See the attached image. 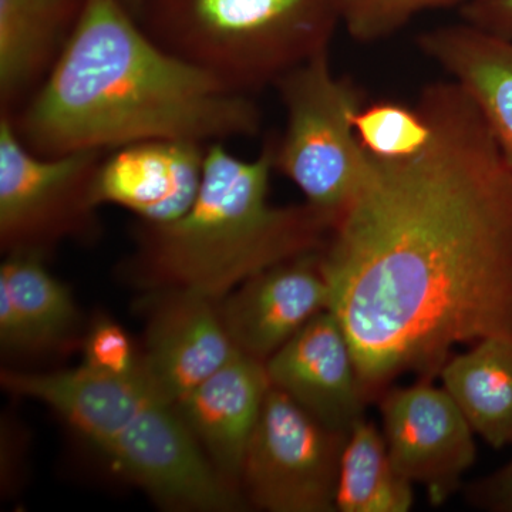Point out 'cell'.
I'll use <instances>...</instances> for the list:
<instances>
[{"instance_id": "cell-23", "label": "cell", "mask_w": 512, "mask_h": 512, "mask_svg": "<svg viewBox=\"0 0 512 512\" xmlns=\"http://www.w3.org/2000/svg\"><path fill=\"white\" fill-rule=\"evenodd\" d=\"M463 18L468 25L512 40V0H467Z\"/></svg>"}, {"instance_id": "cell-14", "label": "cell", "mask_w": 512, "mask_h": 512, "mask_svg": "<svg viewBox=\"0 0 512 512\" xmlns=\"http://www.w3.org/2000/svg\"><path fill=\"white\" fill-rule=\"evenodd\" d=\"M417 45L473 99L512 170V40L464 22L421 33Z\"/></svg>"}, {"instance_id": "cell-16", "label": "cell", "mask_w": 512, "mask_h": 512, "mask_svg": "<svg viewBox=\"0 0 512 512\" xmlns=\"http://www.w3.org/2000/svg\"><path fill=\"white\" fill-rule=\"evenodd\" d=\"M454 353L439 379L474 433L495 450L512 446V333L488 336Z\"/></svg>"}, {"instance_id": "cell-13", "label": "cell", "mask_w": 512, "mask_h": 512, "mask_svg": "<svg viewBox=\"0 0 512 512\" xmlns=\"http://www.w3.org/2000/svg\"><path fill=\"white\" fill-rule=\"evenodd\" d=\"M269 389L265 363L239 353L175 404L212 467L241 493L245 454Z\"/></svg>"}, {"instance_id": "cell-1", "label": "cell", "mask_w": 512, "mask_h": 512, "mask_svg": "<svg viewBox=\"0 0 512 512\" xmlns=\"http://www.w3.org/2000/svg\"><path fill=\"white\" fill-rule=\"evenodd\" d=\"M417 104L427 146L369 154L319 251L370 402L409 373L433 382L458 345L512 333V170L460 84H429Z\"/></svg>"}, {"instance_id": "cell-6", "label": "cell", "mask_w": 512, "mask_h": 512, "mask_svg": "<svg viewBox=\"0 0 512 512\" xmlns=\"http://www.w3.org/2000/svg\"><path fill=\"white\" fill-rule=\"evenodd\" d=\"M109 151L43 157L0 114V245L6 254L47 252L66 239H94L99 218L93 185Z\"/></svg>"}, {"instance_id": "cell-20", "label": "cell", "mask_w": 512, "mask_h": 512, "mask_svg": "<svg viewBox=\"0 0 512 512\" xmlns=\"http://www.w3.org/2000/svg\"><path fill=\"white\" fill-rule=\"evenodd\" d=\"M467 0H340L343 25L357 42L386 39L424 10Z\"/></svg>"}, {"instance_id": "cell-8", "label": "cell", "mask_w": 512, "mask_h": 512, "mask_svg": "<svg viewBox=\"0 0 512 512\" xmlns=\"http://www.w3.org/2000/svg\"><path fill=\"white\" fill-rule=\"evenodd\" d=\"M382 433L390 458L410 483L441 505L460 488L476 463L473 427L444 387L420 379L380 396Z\"/></svg>"}, {"instance_id": "cell-17", "label": "cell", "mask_w": 512, "mask_h": 512, "mask_svg": "<svg viewBox=\"0 0 512 512\" xmlns=\"http://www.w3.org/2000/svg\"><path fill=\"white\" fill-rule=\"evenodd\" d=\"M45 256L10 254L0 268L5 286L28 332L32 353L73 345L80 315L70 289L50 274Z\"/></svg>"}, {"instance_id": "cell-4", "label": "cell", "mask_w": 512, "mask_h": 512, "mask_svg": "<svg viewBox=\"0 0 512 512\" xmlns=\"http://www.w3.org/2000/svg\"><path fill=\"white\" fill-rule=\"evenodd\" d=\"M340 0H161L148 35L245 94L329 50Z\"/></svg>"}, {"instance_id": "cell-19", "label": "cell", "mask_w": 512, "mask_h": 512, "mask_svg": "<svg viewBox=\"0 0 512 512\" xmlns=\"http://www.w3.org/2000/svg\"><path fill=\"white\" fill-rule=\"evenodd\" d=\"M353 126L366 153L382 160L416 156L431 138L430 119L419 104L387 100L363 104Z\"/></svg>"}, {"instance_id": "cell-22", "label": "cell", "mask_w": 512, "mask_h": 512, "mask_svg": "<svg viewBox=\"0 0 512 512\" xmlns=\"http://www.w3.org/2000/svg\"><path fill=\"white\" fill-rule=\"evenodd\" d=\"M471 504L485 511L512 512V458L468 490Z\"/></svg>"}, {"instance_id": "cell-18", "label": "cell", "mask_w": 512, "mask_h": 512, "mask_svg": "<svg viewBox=\"0 0 512 512\" xmlns=\"http://www.w3.org/2000/svg\"><path fill=\"white\" fill-rule=\"evenodd\" d=\"M414 484L394 466L382 430L373 421H357L340 458L336 511L409 512Z\"/></svg>"}, {"instance_id": "cell-9", "label": "cell", "mask_w": 512, "mask_h": 512, "mask_svg": "<svg viewBox=\"0 0 512 512\" xmlns=\"http://www.w3.org/2000/svg\"><path fill=\"white\" fill-rule=\"evenodd\" d=\"M140 369L164 400L177 404L239 350L214 299L185 289L148 292Z\"/></svg>"}, {"instance_id": "cell-21", "label": "cell", "mask_w": 512, "mask_h": 512, "mask_svg": "<svg viewBox=\"0 0 512 512\" xmlns=\"http://www.w3.org/2000/svg\"><path fill=\"white\" fill-rule=\"evenodd\" d=\"M83 365L106 375L126 376L140 366V353L119 323L103 318L87 332L83 342Z\"/></svg>"}, {"instance_id": "cell-3", "label": "cell", "mask_w": 512, "mask_h": 512, "mask_svg": "<svg viewBox=\"0 0 512 512\" xmlns=\"http://www.w3.org/2000/svg\"><path fill=\"white\" fill-rule=\"evenodd\" d=\"M272 171L274 137L254 160L210 144L194 205L167 224L140 221L124 278L147 292L185 289L220 301L251 276L320 251L332 224L308 202L272 205Z\"/></svg>"}, {"instance_id": "cell-7", "label": "cell", "mask_w": 512, "mask_h": 512, "mask_svg": "<svg viewBox=\"0 0 512 512\" xmlns=\"http://www.w3.org/2000/svg\"><path fill=\"white\" fill-rule=\"evenodd\" d=\"M346 439L271 384L242 467L245 500L268 512L336 511Z\"/></svg>"}, {"instance_id": "cell-11", "label": "cell", "mask_w": 512, "mask_h": 512, "mask_svg": "<svg viewBox=\"0 0 512 512\" xmlns=\"http://www.w3.org/2000/svg\"><path fill=\"white\" fill-rule=\"evenodd\" d=\"M272 386L325 426L349 433L370 403L355 352L338 318L325 311L265 362Z\"/></svg>"}, {"instance_id": "cell-15", "label": "cell", "mask_w": 512, "mask_h": 512, "mask_svg": "<svg viewBox=\"0 0 512 512\" xmlns=\"http://www.w3.org/2000/svg\"><path fill=\"white\" fill-rule=\"evenodd\" d=\"M67 0H0V113L15 114L45 82L72 29Z\"/></svg>"}, {"instance_id": "cell-10", "label": "cell", "mask_w": 512, "mask_h": 512, "mask_svg": "<svg viewBox=\"0 0 512 512\" xmlns=\"http://www.w3.org/2000/svg\"><path fill=\"white\" fill-rule=\"evenodd\" d=\"M217 303L239 352L265 363L311 320L329 311V284L319 251L251 276Z\"/></svg>"}, {"instance_id": "cell-12", "label": "cell", "mask_w": 512, "mask_h": 512, "mask_svg": "<svg viewBox=\"0 0 512 512\" xmlns=\"http://www.w3.org/2000/svg\"><path fill=\"white\" fill-rule=\"evenodd\" d=\"M208 146L150 140L111 150L94 178V202L117 205L146 224L178 220L200 194Z\"/></svg>"}, {"instance_id": "cell-5", "label": "cell", "mask_w": 512, "mask_h": 512, "mask_svg": "<svg viewBox=\"0 0 512 512\" xmlns=\"http://www.w3.org/2000/svg\"><path fill=\"white\" fill-rule=\"evenodd\" d=\"M275 87L286 113L284 133L274 137L275 171L289 178L333 227L355 195L369 158L353 126L362 93L335 76L329 50L286 73Z\"/></svg>"}, {"instance_id": "cell-2", "label": "cell", "mask_w": 512, "mask_h": 512, "mask_svg": "<svg viewBox=\"0 0 512 512\" xmlns=\"http://www.w3.org/2000/svg\"><path fill=\"white\" fill-rule=\"evenodd\" d=\"M6 116L43 157L150 140L224 143L262 126L251 94L165 49L121 0H84L45 82Z\"/></svg>"}, {"instance_id": "cell-24", "label": "cell", "mask_w": 512, "mask_h": 512, "mask_svg": "<svg viewBox=\"0 0 512 512\" xmlns=\"http://www.w3.org/2000/svg\"><path fill=\"white\" fill-rule=\"evenodd\" d=\"M121 2L124 3V5L127 6L128 9H138L141 5H143L146 0H121Z\"/></svg>"}]
</instances>
